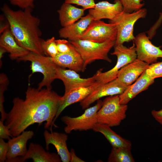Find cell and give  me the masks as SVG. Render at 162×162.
<instances>
[{"label": "cell", "instance_id": "obj_10", "mask_svg": "<svg viewBox=\"0 0 162 162\" xmlns=\"http://www.w3.org/2000/svg\"><path fill=\"white\" fill-rule=\"evenodd\" d=\"M133 40L137 58L150 64L162 58V50L152 43L145 32L138 34Z\"/></svg>", "mask_w": 162, "mask_h": 162}, {"label": "cell", "instance_id": "obj_36", "mask_svg": "<svg viewBox=\"0 0 162 162\" xmlns=\"http://www.w3.org/2000/svg\"><path fill=\"white\" fill-rule=\"evenodd\" d=\"M151 113L155 120L162 125V109L158 110H153Z\"/></svg>", "mask_w": 162, "mask_h": 162}, {"label": "cell", "instance_id": "obj_20", "mask_svg": "<svg viewBox=\"0 0 162 162\" xmlns=\"http://www.w3.org/2000/svg\"><path fill=\"white\" fill-rule=\"evenodd\" d=\"M32 159L33 162H60L61 158L57 153H50L38 144L31 142L27 152L23 157H20L19 162Z\"/></svg>", "mask_w": 162, "mask_h": 162}, {"label": "cell", "instance_id": "obj_14", "mask_svg": "<svg viewBox=\"0 0 162 162\" xmlns=\"http://www.w3.org/2000/svg\"><path fill=\"white\" fill-rule=\"evenodd\" d=\"M123 10L120 0H115L113 3L102 1L96 3L94 7L89 10L88 14L94 20H111Z\"/></svg>", "mask_w": 162, "mask_h": 162}, {"label": "cell", "instance_id": "obj_25", "mask_svg": "<svg viewBox=\"0 0 162 162\" xmlns=\"http://www.w3.org/2000/svg\"><path fill=\"white\" fill-rule=\"evenodd\" d=\"M131 148H112L108 158V162H134L135 160L131 152Z\"/></svg>", "mask_w": 162, "mask_h": 162}, {"label": "cell", "instance_id": "obj_16", "mask_svg": "<svg viewBox=\"0 0 162 162\" xmlns=\"http://www.w3.org/2000/svg\"><path fill=\"white\" fill-rule=\"evenodd\" d=\"M149 65L137 58L122 68L119 71L117 78L127 86H130L138 78Z\"/></svg>", "mask_w": 162, "mask_h": 162}, {"label": "cell", "instance_id": "obj_9", "mask_svg": "<svg viewBox=\"0 0 162 162\" xmlns=\"http://www.w3.org/2000/svg\"><path fill=\"white\" fill-rule=\"evenodd\" d=\"M117 29L113 23H107L101 20H93L79 39L103 43L116 39Z\"/></svg>", "mask_w": 162, "mask_h": 162}, {"label": "cell", "instance_id": "obj_15", "mask_svg": "<svg viewBox=\"0 0 162 162\" xmlns=\"http://www.w3.org/2000/svg\"><path fill=\"white\" fill-rule=\"evenodd\" d=\"M44 135L46 150L48 151L49 145L52 144L55 147L62 162H70V153L67 144L68 139L67 135L64 133L52 131L50 133L45 130L44 132Z\"/></svg>", "mask_w": 162, "mask_h": 162}, {"label": "cell", "instance_id": "obj_30", "mask_svg": "<svg viewBox=\"0 0 162 162\" xmlns=\"http://www.w3.org/2000/svg\"><path fill=\"white\" fill-rule=\"evenodd\" d=\"M56 42L59 53L70 52L75 47L69 41L64 39L56 40Z\"/></svg>", "mask_w": 162, "mask_h": 162}, {"label": "cell", "instance_id": "obj_22", "mask_svg": "<svg viewBox=\"0 0 162 162\" xmlns=\"http://www.w3.org/2000/svg\"><path fill=\"white\" fill-rule=\"evenodd\" d=\"M0 46L4 48L9 53V57L11 59H17L27 55L30 52L18 44L10 28L2 34Z\"/></svg>", "mask_w": 162, "mask_h": 162}, {"label": "cell", "instance_id": "obj_17", "mask_svg": "<svg viewBox=\"0 0 162 162\" xmlns=\"http://www.w3.org/2000/svg\"><path fill=\"white\" fill-rule=\"evenodd\" d=\"M34 135L33 131L25 130L19 135L8 140L9 149L5 161L8 162L17 157H24L28 151L26 147L27 142Z\"/></svg>", "mask_w": 162, "mask_h": 162}, {"label": "cell", "instance_id": "obj_35", "mask_svg": "<svg viewBox=\"0 0 162 162\" xmlns=\"http://www.w3.org/2000/svg\"><path fill=\"white\" fill-rule=\"evenodd\" d=\"M3 121L0 120V138L9 140L12 137L8 127L4 124Z\"/></svg>", "mask_w": 162, "mask_h": 162}, {"label": "cell", "instance_id": "obj_34", "mask_svg": "<svg viewBox=\"0 0 162 162\" xmlns=\"http://www.w3.org/2000/svg\"><path fill=\"white\" fill-rule=\"evenodd\" d=\"M8 142H5L4 139L0 138V162H4L7 159L8 151Z\"/></svg>", "mask_w": 162, "mask_h": 162}, {"label": "cell", "instance_id": "obj_19", "mask_svg": "<svg viewBox=\"0 0 162 162\" xmlns=\"http://www.w3.org/2000/svg\"><path fill=\"white\" fill-rule=\"evenodd\" d=\"M51 58L56 64L60 67L67 68L77 72H83L86 70L83 60L76 48L69 52L59 53Z\"/></svg>", "mask_w": 162, "mask_h": 162}, {"label": "cell", "instance_id": "obj_11", "mask_svg": "<svg viewBox=\"0 0 162 162\" xmlns=\"http://www.w3.org/2000/svg\"><path fill=\"white\" fill-rule=\"evenodd\" d=\"M128 86L116 78L109 82L100 85L86 98L80 102V105L82 109H86L92 104L102 98L121 94Z\"/></svg>", "mask_w": 162, "mask_h": 162}, {"label": "cell", "instance_id": "obj_27", "mask_svg": "<svg viewBox=\"0 0 162 162\" xmlns=\"http://www.w3.org/2000/svg\"><path fill=\"white\" fill-rule=\"evenodd\" d=\"M41 46L44 54L52 58L56 57L59 53L54 37L46 40H42Z\"/></svg>", "mask_w": 162, "mask_h": 162}, {"label": "cell", "instance_id": "obj_40", "mask_svg": "<svg viewBox=\"0 0 162 162\" xmlns=\"http://www.w3.org/2000/svg\"><path fill=\"white\" fill-rule=\"evenodd\" d=\"M10 1L11 0H9Z\"/></svg>", "mask_w": 162, "mask_h": 162}, {"label": "cell", "instance_id": "obj_5", "mask_svg": "<svg viewBox=\"0 0 162 162\" xmlns=\"http://www.w3.org/2000/svg\"><path fill=\"white\" fill-rule=\"evenodd\" d=\"M17 60L19 61H28L31 62L32 73L29 77L36 72H40L43 74V78L39 83L38 88L40 89L45 86L47 88L52 89V83L56 79L57 65L52 61L51 57L30 52L27 55Z\"/></svg>", "mask_w": 162, "mask_h": 162}, {"label": "cell", "instance_id": "obj_4", "mask_svg": "<svg viewBox=\"0 0 162 162\" xmlns=\"http://www.w3.org/2000/svg\"><path fill=\"white\" fill-rule=\"evenodd\" d=\"M114 47V51L111 54L115 55L117 57L115 65L111 69L105 72H102V69H100L93 75L96 81L100 85L116 79L119 71L122 68L137 58L134 43L129 47L124 46L123 44L115 46Z\"/></svg>", "mask_w": 162, "mask_h": 162}, {"label": "cell", "instance_id": "obj_39", "mask_svg": "<svg viewBox=\"0 0 162 162\" xmlns=\"http://www.w3.org/2000/svg\"><path fill=\"white\" fill-rule=\"evenodd\" d=\"M6 52H7V50L4 48L0 46V60L1 61L3 54Z\"/></svg>", "mask_w": 162, "mask_h": 162}, {"label": "cell", "instance_id": "obj_38", "mask_svg": "<svg viewBox=\"0 0 162 162\" xmlns=\"http://www.w3.org/2000/svg\"><path fill=\"white\" fill-rule=\"evenodd\" d=\"M10 28L8 22H2V21L0 20V33H2L5 30Z\"/></svg>", "mask_w": 162, "mask_h": 162}, {"label": "cell", "instance_id": "obj_32", "mask_svg": "<svg viewBox=\"0 0 162 162\" xmlns=\"http://www.w3.org/2000/svg\"><path fill=\"white\" fill-rule=\"evenodd\" d=\"M35 0H11L10 1L12 4L17 6L22 9L28 8L33 9L34 7V2Z\"/></svg>", "mask_w": 162, "mask_h": 162}, {"label": "cell", "instance_id": "obj_12", "mask_svg": "<svg viewBox=\"0 0 162 162\" xmlns=\"http://www.w3.org/2000/svg\"><path fill=\"white\" fill-rule=\"evenodd\" d=\"M56 78L61 80L63 83L65 87L64 94L75 88L91 85L96 82L93 76L88 78H82L76 72L58 66L56 70Z\"/></svg>", "mask_w": 162, "mask_h": 162}, {"label": "cell", "instance_id": "obj_24", "mask_svg": "<svg viewBox=\"0 0 162 162\" xmlns=\"http://www.w3.org/2000/svg\"><path fill=\"white\" fill-rule=\"evenodd\" d=\"M93 130L102 134L108 140L112 148L124 147L131 148L132 144L113 131L109 126L97 123L94 126Z\"/></svg>", "mask_w": 162, "mask_h": 162}, {"label": "cell", "instance_id": "obj_18", "mask_svg": "<svg viewBox=\"0 0 162 162\" xmlns=\"http://www.w3.org/2000/svg\"><path fill=\"white\" fill-rule=\"evenodd\" d=\"M154 80L145 70L134 83L128 86L124 92L119 95L120 103L127 104L140 93L147 89L154 82Z\"/></svg>", "mask_w": 162, "mask_h": 162}, {"label": "cell", "instance_id": "obj_1", "mask_svg": "<svg viewBox=\"0 0 162 162\" xmlns=\"http://www.w3.org/2000/svg\"><path fill=\"white\" fill-rule=\"evenodd\" d=\"M25 99L18 97L13 100V106L7 113L4 124L12 136L20 134L34 123L45 122L44 127L53 125L62 96L52 89H39L28 86Z\"/></svg>", "mask_w": 162, "mask_h": 162}, {"label": "cell", "instance_id": "obj_26", "mask_svg": "<svg viewBox=\"0 0 162 162\" xmlns=\"http://www.w3.org/2000/svg\"><path fill=\"white\" fill-rule=\"evenodd\" d=\"M9 80L6 75L4 73L0 75V112L1 114L0 120L4 121L6 119L7 113L4 111V94L9 84Z\"/></svg>", "mask_w": 162, "mask_h": 162}, {"label": "cell", "instance_id": "obj_6", "mask_svg": "<svg viewBox=\"0 0 162 162\" xmlns=\"http://www.w3.org/2000/svg\"><path fill=\"white\" fill-rule=\"evenodd\" d=\"M147 14V10L145 8L131 13L123 10L110 20L109 23L115 24L117 27V38L114 46L134 40L135 37L133 34L134 24L139 19L145 18Z\"/></svg>", "mask_w": 162, "mask_h": 162}, {"label": "cell", "instance_id": "obj_8", "mask_svg": "<svg viewBox=\"0 0 162 162\" xmlns=\"http://www.w3.org/2000/svg\"><path fill=\"white\" fill-rule=\"evenodd\" d=\"M102 102L98 100L93 106L86 109L84 112L77 117H72L67 116H62L61 120L66 125L64 130L66 134L73 130H87L93 129L98 123L97 113L101 107Z\"/></svg>", "mask_w": 162, "mask_h": 162}, {"label": "cell", "instance_id": "obj_2", "mask_svg": "<svg viewBox=\"0 0 162 162\" xmlns=\"http://www.w3.org/2000/svg\"><path fill=\"white\" fill-rule=\"evenodd\" d=\"M31 8L15 10L6 4L2 11L8 22L10 31L18 44L30 52L44 54L41 46L40 19L33 15Z\"/></svg>", "mask_w": 162, "mask_h": 162}, {"label": "cell", "instance_id": "obj_31", "mask_svg": "<svg viewBox=\"0 0 162 162\" xmlns=\"http://www.w3.org/2000/svg\"><path fill=\"white\" fill-rule=\"evenodd\" d=\"M95 0H65V3L81 6L84 10L93 8L95 6Z\"/></svg>", "mask_w": 162, "mask_h": 162}, {"label": "cell", "instance_id": "obj_13", "mask_svg": "<svg viewBox=\"0 0 162 162\" xmlns=\"http://www.w3.org/2000/svg\"><path fill=\"white\" fill-rule=\"evenodd\" d=\"M100 85L96 82L94 83L90 86L80 87L74 89L62 96L57 112L53 121V125L57 127L54 122L66 108L72 104L80 102L83 100Z\"/></svg>", "mask_w": 162, "mask_h": 162}, {"label": "cell", "instance_id": "obj_3", "mask_svg": "<svg viewBox=\"0 0 162 162\" xmlns=\"http://www.w3.org/2000/svg\"><path fill=\"white\" fill-rule=\"evenodd\" d=\"M116 40V39H111L103 43L82 39L69 41L80 54L86 69L87 65L96 60H103L111 63L112 60L109 57L108 54L114 46Z\"/></svg>", "mask_w": 162, "mask_h": 162}, {"label": "cell", "instance_id": "obj_23", "mask_svg": "<svg viewBox=\"0 0 162 162\" xmlns=\"http://www.w3.org/2000/svg\"><path fill=\"white\" fill-rule=\"evenodd\" d=\"M85 10L64 2L57 11L61 26H67L76 22L84 15Z\"/></svg>", "mask_w": 162, "mask_h": 162}, {"label": "cell", "instance_id": "obj_33", "mask_svg": "<svg viewBox=\"0 0 162 162\" xmlns=\"http://www.w3.org/2000/svg\"><path fill=\"white\" fill-rule=\"evenodd\" d=\"M143 0H141L142 2ZM162 1V0H161ZM162 22V12L160 13L159 18L156 22L150 28V29L146 32L148 36L150 39L151 40L156 33L157 30L160 26Z\"/></svg>", "mask_w": 162, "mask_h": 162}, {"label": "cell", "instance_id": "obj_28", "mask_svg": "<svg viewBox=\"0 0 162 162\" xmlns=\"http://www.w3.org/2000/svg\"><path fill=\"white\" fill-rule=\"evenodd\" d=\"M122 5L123 10L128 13L136 11L143 7L144 3H141V0H120Z\"/></svg>", "mask_w": 162, "mask_h": 162}, {"label": "cell", "instance_id": "obj_29", "mask_svg": "<svg viewBox=\"0 0 162 162\" xmlns=\"http://www.w3.org/2000/svg\"><path fill=\"white\" fill-rule=\"evenodd\" d=\"M146 71L153 79L162 77V61L157 62L149 64Z\"/></svg>", "mask_w": 162, "mask_h": 162}, {"label": "cell", "instance_id": "obj_21", "mask_svg": "<svg viewBox=\"0 0 162 162\" xmlns=\"http://www.w3.org/2000/svg\"><path fill=\"white\" fill-rule=\"evenodd\" d=\"M89 14L82 17L77 22L69 26L63 27L58 31L59 36L69 41L79 39L93 20Z\"/></svg>", "mask_w": 162, "mask_h": 162}, {"label": "cell", "instance_id": "obj_37", "mask_svg": "<svg viewBox=\"0 0 162 162\" xmlns=\"http://www.w3.org/2000/svg\"><path fill=\"white\" fill-rule=\"evenodd\" d=\"M70 162H85L78 157L75 154L74 150L72 148L70 151Z\"/></svg>", "mask_w": 162, "mask_h": 162}, {"label": "cell", "instance_id": "obj_7", "mask_svg": "<svg viewBox=\"0 0 162 162\" xmlns=\"http://www.w3.org/2000/svg\"><path fill=\"white\" fill-rule=\"evenodd\" d=\"M127 104H121L118 95L109 96L102 102L97 113L98 123L110 127L119 125L126 117Z\"/></svg>", "mask_w": 162, "mask_h": 162}]
</instances>
